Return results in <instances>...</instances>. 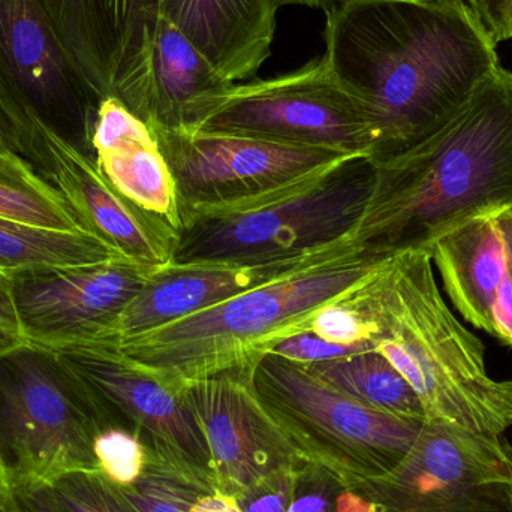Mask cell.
Listing matches in <instances>:
<instances>
[{
    "instance_id": "cell-1",
    "label": "cell",
    "mask_w": 512,
    "mask_h": 512,
    "mask_svg": "<svg viewBox=\"0 0 512 512\" xmlns=\"http://www.w3.org/2000/svg\"><path fill=\"white\" fill-rule=\"evenodd\" d=\"M324 60L375 120V158L423 140L501 68L466 0H340L325 9Z\"/></svg>"
},
{
    "instance_id": "cell-2",
    "label": "cell",
    "mask_w": 512,
    "mask_h": 512,
    "mask_svg": "<svg viewBox=\"0 0 512 512\" xmlns=\"http://www.w3.org/2000/svg\"><path fill=\"white\" fill-rule=\"evenodd\" d=\"M372 165L352 237L379 258L429 252L462 222L512 207V72L501 66L441 128Z\"/></svg>"
},
{
    "instance_id": "cell-3",
    "label": "cell",
    "mask_w": 512,
    "mask_h": 512,
    "mask_svg": "<svg viewBox=\"0 0 512 512\" xmlns=\"http://www.w3.org/2000/svg\"><path fill=\"white\" fill-rule=\"evenodd\" d=\"M373 349L414 388L427 420L504 436L512 381L487 372L481 340L442 297L427 251L391 256L369 285Z\"/></svg>"
},
{
    "instance_id": "cell-4",
    "label": "cell",
    "mask_w": 512,
    "mask_h": 512,
    "mask_svg": "<svg viewBox=\"0 0 512 512\" xmlns=\"http://www.w3.org/2000/svg\"><path fill=\"white\" fill-rule=\"evenodd\" d=\"M388 259L354 240L273 282L114 345L173 390L225 370L258 366L280 342L301 333L321 307L363 285Z\"/></svg>"
},
{
    "instance_id": "cell-5",
    "label": "cell",
    "mask_w": 512,
    "mask_h": 512,
    "mask_svg": "<svg viewBox=\"0 0 512 512\" xmlns=\"http://www.w3.org/2000/svg\"><path fill=\"white\" fill-rule=\"evenodd\" d=\"M373 185L372 159L346 156L255 197L180 212L173 262H265L352 236Z\"/></svg>"
},
{
    "instance_id": "cell-6",
    "label": "cell",
    "mask_w": 512,
    "mask_h": 512,
    "mask_svg": "<svg viewBox=\"0 0 512 512\" xmlns=\"http://www.w3.org/2000/svg\"><path fill=\"white\" fill-rule=\"evenodd\" d=\"M107 426L80 379L53 349L27 343L0 357V465L6 486L98 469L93 442Z\"/></svg>"
},
{
    "instance_id": "cell-7",
    "label": "cell",
    "mask_w": 512,
    "mask_h": 512,
    "mask_svg": "<svg viewBox=\"0 0 512 512\" xmlns=\"http://www.w3.org/2000/svg\"><path fill=\"white\" fill-rule=\"evenodd\" d=\"M186 128L249 135L373 159L379 134L366 105L324 57L288 74L233 84L200 108Z\"/></svg>"
},
{
    "instance_id": "cell-8",
    "label": "cell",
    "mask_w": 512,
    "mask_h": 512,
    "mask_svg": "<svg viewBox=\"0 0 512 512\" xmlns=\"http://www.w3.org/2000/svg\"><path fill=\"white\" fill-rule=\"evenodd\" d=\"M50 349L80 379L108 427L129 430L161 462L212 484L215 475L206 438L179 391L162 384L114 343Z\"/></svg>"
},
{
    "instance_id": "cell-9",
    "label": "cell",
    "mask_w": 512,
    "mask_h": 512,
    "mask_svg": "<svg viewBox=\"0 0 512 512\" xmlns=\"http://www.w3.org/2000/svg\"><path fill=\"white\" fill-rule=\"evenodd\" d=\"M255 387L289 436H307L358 454L373 480L408 457L426 421L372 408L313 375L303 364L267 354L255 369Z\"/></svg>"
},
{
    "instance_id": "cell-10",
    "label": "cell",
    "mask_w": 512,
    "mask_h": 512,
    "mask_svg": "<svg viewBox=\"0 0 512 512\" xmlns=\"http://www.w3.org/2000/svg\"><path fill=\"white\" fill-rule=\"evenodd\" d=\"M0 80L36 129L95 159L102 99L69 59L42 0H0Z\"/></svg>"
},
{
    "instance_id": "cell-11",
    "label": "cell",
    "mask_w": 512,
    "mask_h": 512,
    "mask_svg": "<svg viewBox=\"0 0 512 512\" xmlns=\"http://www.w3.org/2000/svg\"><path fill=\"white\" fill-rule=\"evenodd\" d=\"M150 129L173 174L180 212L255 197L337 159L355 156L186 126Z\"/></svg>"
},
{
    "instance_id": "cell-12",
    "label": "cell",
    "mask_w": 512,
    "mask_h": 512,
    "mask_svg": "<svg viewBox=\"0 0 512 512\" xmlns=\"http://www.w3.org/2000/svg\"><path fill=\"white\" fill-rule=\"evenodd\" d=\"M158 268L114 258L9 274L27 342L45 348L107 342Z\"/></svg>"
},
{
    "instance_id": "cell-13",
    "label": "cell",
    "mask_w": 512,
    "mask_h": 512,
    "mask_svg": "<svg viewBox=\"0 0 512 512\" xmlns=\"http://www.w3.org/2000/svg\"><path fill=\"white\" fill-rule=\"evenodd\" d=\"M255 369L225 370L176 390L206 438L215 480L239 492L267 483L292 448L289 433L256 391Z\"/></svg>"
},
{
    "instance_id": "cell-14",
    "label": "cell",
    "mask_w": 512,
    "mask_h": 512,
    "mask_svg": "<svg viewBox=\"0 0 512 512\" xmlns=\"http://www.w3.org/2000/svg\"><path fill=\"white\" fill-rule=\"evenodd\" d=\"M164 0H42L81 77L134 111Z\"/></svg>"
},
{
    "instance_id": "cell-15",
    "label": "cell",
    "mask_w": 512,
    "mask_h": 512,
    "mask_svg": "<svg viewBox=\"0 0 512 512\" xmlns=\"http://www.w3.org/2000/svg\"><path fill=\"white\" fill-rule=\"evenodd\" d=\"M511 480L512 450L502 436L427 420L408 457L373 489L381 507H421Z\"/></svg>"
},
{
    "instance_id": "cell-16",
    "label": "cell",
    "mask_w": 512,
    "mask_h": 512,
    "mask_svg": "<svg viewBox=\"0 0 512 512\" xmlns=\"http://www.w3.org/2000/svg\"><path fill=\"white\" fill-rule=\"evenodd\" d=\"M41 128L44 179L59 192L81 230L123 258L162 267L173 261L176 231L126 200L96 167L95 159Z\"/></svg>"
},
{
    "instance_id": "cell-17",
    "label": "cell",
    "mask_w": 512,
    "mask_h": 512,
    "mask_svg": "<svg viewBox=\"0 0 512 512\" xmlns=\"http://www.w3.org/2000/svg\"><path fill=\"white\" fill-rule=\"evenodd\" d=\"M354 237L312 254L265 262L171 261L155 271L149 282L123 312L108 343H119L164 327L192 313L224 303L256 286L273 282L304 265L342 251Z\"/></svg>"
},
{
    "instance_id": "cell-18",
    "label": "cell",
    "mask_w": 512,
    "mask_h": 512,
    "mask_svg": "<svg viewBox=\"0 0 512 512\" xmlns=\"http://www.w3.org/2000/svg\"><path fill=\"white\" fill-rule=\"evenodd\" d=\"M102 176L147 215L179 231L176 183L152 129L113 96L99 104L92 137Z\"/></svg>"
},
{
    "instance_id": "cell-19",
    "label": "cell",
    "mask_w": 512,
    "mask_h": 512,
    "mask_svg": "<svg viewBox=\"0 0 512 512\" xmlns=\"http://www.w3.org/2000/svg\"><path fill=\"white\" fill-rule=\"evenodd\" d=\"M279 6L277 0H164L161 17L237 84L252 80L270 57Z\"/></svg>"
},
{
    "instance_id": "cell-20",
    "label": "cell",
    "mask_w": 512,
    "mask_h": 512,
    "mask_svg": "<svg viewBox=\"0 0 512 512\" xmlns=\"http://www.w3.org/2000/svg\"><path fill=\"white\" fill-rule=\"evenodd\" d=\"M231 86L173 23L161 17L150 45L143 92L132 113L149 128H182Z\"/></svg>"
},
{
    "instance_id": "cell-21",
    "label": "cell",
    "mask_w": 512,
    "mask_h": 512,
    "mask_svg": "<svg viewBox=\"0 0 512 512\" xmlns=\"http://www.w3.org/2000/svg\"><path fill=\"white\" fill-rule=\"evenodd\" d=\"M496 212L481 213L439 237L429 254L457 312L478 330L492 334V306L507 277L504 243Z\"/></svg>"
},
{
    "instance_id": "cell-22",
    "label": "cell",
    "mask_w": 512,
    "mask_h": 512,
    "mask_svg": "<svg viewBox=\"0 0 512 512\" xmlns=\"http://www.w3.org/2000/svg\"><path fill=\"white\" fill-rule=\"evenodd\" d=\"M306 367L331 387L372 408L408 420L427 421L423 403L414 388L375 349Z\"/></svg>"
},
{
    "instance_id": "cell-23",
    "label": "cell",
    "mask_w": 512,
    "mask_h": 512,
    "mask_svg": "<svg viewBox=\"0 0 512 512\" xmlns=\"http://www.w3.org/2000/svg\"><path fill=\"white\" fill-rule=\"evenodd\" d=\"M123 258L84 231H59L0 218V271L98 264Z\"/></svg>"
},
{
    "instance_id": "cell-24",
    "label": "cell",
    "mask_w": 512,
    "mask_h": 512,
    "mask_svg": "<svg viewBox=\"0 0 512 512\" xmlns=\"http://www.w3.org/2000/svg\"><path fill=\"white\" fill-rule=\"evenodd\" d=\"M0 218L51 230L83 231L57 189L23 159H0Z\"/></svg>"
},
{
    "instance_id": "cell-25",
    "label": "cell",
    "mask_w": 512,
    "mask_h": 512,
    "mask_svg": "<svg viewBox=\"0 0 512 512\" xmlns=\"http://www.w3.org/2000/svg\"><path fill=\"white\" fill-rule=\"evenodd\" d=\"M117 489L137 512H191L201 498L215 493L210 484L153 459L132 486Z\"/></svg>"
},
{
    "instance_id": "cell-26",
    "label": "cell",
    "mask_w": 512,
    "mask_h": 512,
    "mask_svg": "<svg viewBox=\"0 0 512 512\" xmlns=\"http://www.w3.org/2000/svg\"><path fill=\"white\" fill-rule=\"evenodd\" d=\"M373 276L349 294L321 307L304 324L303 331H312L319 339L336 345H369L373 348L376 328L369 306V285Z\"/></svg>"
},
{
    "instance_id": "cell-27",
    "label": "cell",
    "mask_w": 512,
    "mask_h": 512,
    "mask_svg": "<svg viewBox=\"0 0 512 512\" xmlns=\"http://www.w3.org/2000/svg\"><path fill=\"white\" fill-rule=\"evenodd\" d=\"M50 489L66 512H137L98 469L69 472Z\"/></svg>"
},
{
    "instance_id": "cell-28",
    "label": "cell",
    "mask_w": 512,
    "mask_h": 512,
    "mask_svg": "<svg viewBox=\"0 0 512 512\" xmlns=\"http://www.w3.org/2000/svg\"><path fill=\"white\" fill-rule=\"evenodd\" d=\"M146 445L129 430L105 427L93 442L98 471L116 487H129L146 468Z\"/></svg>"
},
{
    "instance_id": "cell-29",
    "label": "cell",
    "mask_w": 512,
    "mask_h": 512,
    "mask_svg": "<svg viewBox=\"0 0 512 512\" xmlns=\"http://www.w3.org/2000/svg\"><path fill=\"white\" fill-rule=\"evenodd\" d=\"M0 159H23L41 176L44 144L0 80Z\"/></svg>"
},
{
    "instance_id": "cell-30",
    "label": "cell",
    "mask_w": 512,
    "mask_h": 512,
    "mask_svg": "<svg viewBox=\"0 0 512 512\" xmlns=\"http://www.w3.org/2000/svg\"><path fill=\"white\" fill-rule=\"evenodd\" d=\"M379 512H512L510 484L480 487L459 498L421 507H381Z\"/></svg>"
},
{
    "instance_id": "cell-31",
    "label": "cell",
    "mask_w": 512,
    "mask_h": 512,
    "mask_svg": "<svg viewBox=\"0 0 512 512\" xmlns=\"http://www.w3.org/2000/svg\"><path fill=\"white\" fill-rule=\"evenodd\" d=\"M373 349L369 345L343 346L319 339L312 331H301L295 336L280 342L270 354L280 355L286 360L309 366V364L322 363V361L334 360V358L346 357L357 352Z\"/></svg>"
},
{
    "instance_id": "cell-32",
    "label": "cell",
    "mask_w": 512,
    "mask_h": 512,
    "mask_svg": "<svg viewBox=\"0 0 512 512\" xmlns=\"http://www.w3.org/2000/svg\"><path fill=\"white\" fill-rule=\"evenodd\" d=\"M27 343L12 292L11 276L0 271V357Z\"/></svg>"
},
{
    "instance_id": "cell-33",
    "label": "cell",
    "mask_w": 512,
    "mask_h": 512,
    "mask_svg": "<svg viewBox=\"0 0 512 512\" xmlns=\"http://www.w3.org/2000/svg\"><path fill=\"white\" fill-rule=\"evenodd\" d=\"M8 489L18 512H66L54 498L50 486L17 484Z\"/></svg>"
},
{
    "instance_id": "cell-34",
    "label": "cell",
    "mask_w": 512,
    "mask_h": 512,
    "mask_svg": "<svg viewBox=\"0 0 512 512\" xmlns=\"http://www.w3.org/2000/svg\"><path fill=\"white\" fill-rule=\"evenodd\" d=\"M492 336L512 348V280L505 277L492 306Z\"/></svg>"
},
{
    "instance_id": "cell-35",
    "label": "cell",
    "mask_w": 512,
    "mask_h": 512,
    "mask_svg": "<svg viewBox=\"0 0 512 512\" xmlns=\"http://www.w3.org/2000/svg\"><path fill=\"white\" fill-rule=\"evenodd\" d=\"M496 44L512 39V0H495L484 15Z\"/></svg>"
},
{
    "instance_id": "cell-36",
    "label": "cell",
    "mask_w": 512,
    "mask_h": 512,
    "mask_svg": "<svg viewBox=\"0 0 512 512\" xmlns=\"http://www.w3.org/2000/svg\"><path fill=\"white\" fill-rule=\"evenodd\" d=\"M286 496L285 486L282 489L274 490V492H267L264 495L255 498L251 504L246 507V511L243 512H286Z\"/></svg>"
},
{
    "instance_id": "cell-37",
    "label": "cell",
    "mask_w": 512,
    "mask_h": 512,
    "mask_svg": "<svg viewBox=\"0 0 512 512\" xmlns=\"http://www.w3.org/2000/svg\"><path fill=\"white\" fill-rule=\"evenodd\" d=\"M240 507L231 496L210 493L194 505L191 512H239Z\"/></svg>"
},
{
    "instance_id": "cell-38",
    "label": "cell",
    "mask_w": 512,
    "mask_h": 512,
    "mask_svg": "<svg viewBox=\"0 0 512 512\" xmlns=\"http://www.w3.org/2000/svg\"><path fill=\"white\" fill-rule=\"evenodd\" d=\"M495 221L499 234H501L502 243H504L508 277L512 280V207L499 210L496 213Z\"/></svg>"
},
{
    "instance_id": "cell-39",
    "label": "cell",
    "mask_w": 512,
    "mask_h": 512,
    "mask_svg": "<svg viewBox=\"0 0 512 512\" xmlns=\"http://www.w3.org/2000/svg\"><path fill=\"white\" fill-rule=\"evenodd\" d=\"M330 504L327 499L318 495H307L297 499L286 512H328Z\"/></svg>"
},
{
    "instance_id": "cell-40",
    "label": "cell",
    "mask_w": 512,
    "mask_h": 512,
    "mask_svg": "<svg viewBox=\"0 0 512 512\" xmlns=\"http://www.w3.org/2000/svg\"><path fill=\"white\" fill-rule=\"evenodd\" d=\"M0 512H18L8 486H0Z\"/></svg>"
},
{
    "instance_id": "cell-41",
    "label": "cell",
    "mask_w": 512,
    "mask_h": 512,
    "mask_svg": "<svg viewBox=\"0 0 512 512\" xmlns=\"http://www.w3.org/2000/svg\"><path fill=\"white\" fill-rule=\"evenodd\" d=\"M495 2V0H474L472 2V8L475 9V11L480 14L481 18H484V15H486V12L489 11L490 6H492V3Z\"/></svg>"
},
{
    "instance_id": "cell-42",
    "label": "cell",
    "mask_w": 512,
    "mask_h": 512,
    "mask_svg": "<svg viewBox=\"0 0 512 512\" xmlns=\"http://www.w3.org/2000/svg\"><path fill=\"white\" fill-rule=\"evenodd\" d=\"M0 486H6L5 474H3L2 465H0Z\"/></svg>"
},
{
    "instance_id": "cell-43",
    "label": "cell",
    "mask_w": 512,
    "mask_h": 512,
    "mask_svg": "<svg viewBox=\"0 0 512 512\" xmlns=\"http://www.w3.org/2000/svg\"><path fill=\"white\" fill-rule=\"evenodd\" d=\"M466 2H468L469 5H472V2H474V0H466Z\"/></svg>"
},
{
    "instance_id": "cell-44",
    "label": "cell",
    "mask_w": 512,
    "mask_h": 512,
    "mask_svg": "<svg viewBox=\"0 0 512 512\" xmlns=\"http://www.w3.org/2000/svg\"><path fill=\"white\" fill-rule=\"evenodd\" d=\"M510 487H511V498H512V480H511Z\"/></svg>"
},
{
    "instance_id": "cell-45",
    "label": "cell",
    "mask_w": 512,
    "mask_h": 512,
    "mask_svg": "<svg viewBox=\"0 0 512 512\" xmlns=\"http://www.w3.org/2000/svg\"><path fill=\"white\" fill-rule=\"evenodd\" d=\"M239 512H243V511H242V508H240Z\"/></svg>"
}]
</instances>
